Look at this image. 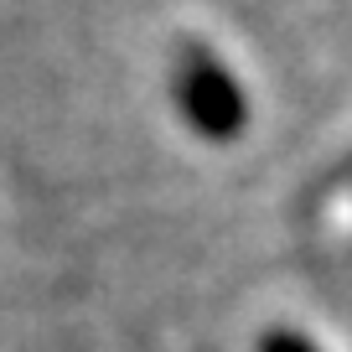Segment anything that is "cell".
I'll return each instance as SVG.
<instances>
[{
	"mask_svg": "<svg viewBox=\"0 0 352 352\" xmlns=\"http://www.w3.org/2000/svg\"><path fill=\"white\" fill-rule=\"evenodd\" d=\"M259 352H316L306 337H296V331H270V337L259 342Z\"/></svg>",
	"mask_w": 352,
	"mask_h": 352,
	"instance_id": "obj_2",
	"label": "cell"
},
{
	"mask_svg": "<svg viewBox=\"0 0 352 352\" xmlns=\"http://www.w3.org/2000/svg\"><path fill=\"white\" fill-rule=\"evenodd\" d=\"M176 104L187 114V124L208 140H233L249 124V99L228 78V67L208 52V47H182L176 63Z\"/></svg>",
	"mask_w": 352,
	"mask_h": 352,
	"instance_id": "obj_1",
	"label": "cell"
}]
</instances>
